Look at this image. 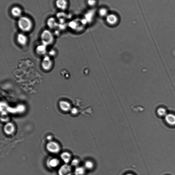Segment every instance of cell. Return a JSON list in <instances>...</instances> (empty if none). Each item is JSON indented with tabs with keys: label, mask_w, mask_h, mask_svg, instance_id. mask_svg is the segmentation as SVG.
Listing matches in <instances>:
<instances>
[{
	"label": "cell",
	"mask_w": 175,
	"mask_h": 175,
	"mask_svg": "<svg viewBox=\"0 0 175 175\" xmlns=\"http://www.w3.org/2000/svg\"><path fill=\"white\" fill-rule=\"evenodd\" d=\"M72 112L73 114H76L77 113V110L75 108H73L72 110Z\"/></svg>",
	"instance_id": "24"
},
{
	"label": "cell",
	"mask_w": 175,
	"mask_h": 175,
	"mask_svg": "<svg viewBox=\"0 0 175 175\" xmlns=\"http://www.w3.org/2000/svg\"><path fill=\"white\" fill-rule=\"evenodd\" d=\"M47 139H49V140H50V139H52V137L50 136H49L48 137Z\"/></svg>",
	"instance_id": "25"
},
{
	"label": "cell",
	"mask_w": 175,
	"mask_h": 175,
	"mask_svg": "<svg viewBox=\"0 0 175 175\" xmlns=\"http://www.w3.org/2000/svg\"><path fill=\"white\" fill-rule=\"evenodd\" d=\"M86 169L84 167H77L74 172L75 175H84L85 174Z\"/></svg>",
	"instance_id": "18"
},
{
	"label": "cell",
	"mask_w": 175,
	"mask_h": 175,
	"mask_svg": "<svg viewBox=\"0 0 175 175\" xmlns=\"http://www.w3.org/2000/svg\"><path fill=\"white\" fill-rule=\"evenodd\" d=\"M96 12H97L95 10L94 8H92V9L88 10L85 13L83 18L85 19L87 22L88 24L92 23L93 21L94 20Z\"/></svg>",
	"instance_id": "4"
},
{
	"label": "cell",
	"mask_w": 175,
	"mask_h": 175,
	"mask_svg": "<svg viewBox=\"0 0 175 175\" xmlns=\"http://www.w3.org/2000/svg\"><path fill=\"white\" fill-rule=\"evenodd\" d=\"M41 39L43 44L47 46L51 45L54 41V35L50 30H45L42 32Z\"/></svg>",
	"instance_id": "2"
},
{
	"label": "cell",
	"mask_w": 175,
	"mask_h": 175,
	"mask_svg": "<svg viewBox=\"0 0 175 175\" xmlns=\"http://www.w3.org/2000/svg\"><path fill=\"white\" fill-rule=\"evenodd\" d=\"M71 168L70 166L67 165L62 166L59 170V175H71Z\"/></svg>",
	"instance_id": "8"
},
{
	"label": "cell",
	"mask_w": 175,
	"mask_h": 175,
	"mask_svg": "<svg viewBox=\"0 0 175 175\" xmlns=\"http://www.w3.org/2000/svg\"><path fill=\"white\" fill-rule=\"evenodd\" d=\"M17 41L20 45L25 46L28 43V38L25 34L23 33H19L17 35Z\"/></svg>",
	"instance_id": "9"
},
{
	"label": "cell",
	"mask_w": 175,
	"mask_h": 175,
	"mask_svg": "<svg viewBox=\"0 0 175 175\" xmlns=\"http://www.w3.org/2000/svg\"><path fill=\"white\" fill-rule=\"evenodd\" d=\"M46 46L43 44L38 46L36 48V52L38 54L43 55L45 54L46 51Z\"/></svg>",
	"instance_id": "16"
},
{
	"label": "cell",
	"mask_w": 175,
	"mask_h": 175,
	"mask_svg": "<svg viewBox=\"0 0 175 175\" xmlns=\"http://www.w3.org/2000/svg\"><path fill=\"white\" fill-rule=\"evenodd\" d=\"M157 114L159 116L165 117L168 114L167 110L163 107H160L157 109Z\"/></svg>",
	"instance_id": "19"
},
{
	"label": "cell",
	"mask_w": 175,
	"mask_h": 175,
	"mask_svg": "<svg viewBox=\"0 0 175 175\" xmlns=\"http://www.w3.org/2000/svg\"><path fill=\"white\" fill-rule=\"evenodd\" d=\"M97 13L99 17L105 19L110 13L109 10L105 7H102L99 8L97 11Z\"/></svg>",
	"instance_id": "11"
},
{
	"label": "cell",
	"mask_w": 175,
	"mask_h": 175,
	"mask_svg": "<svg viewBox=\"0 0 175 175\" xmlns=\"http://www.w3.org/2000/svg\"><path fill=\"white\" fill-rule=\"evenodd\" d=\"M105 20L108 25L112 26L118 25L120 21L118 15L114 13H110L105 17Z\"/></svg>",
	"instance_id": "3"
},
{
	"label": "cell",
	"mask_w": 175,
	"mask_h": 175,
	"mask_svg": "<svg viewBox=\"0 0 175 175\" xmlns=\"http://www.w3.org/2000/svg\"><path fill=\"white\" fill-rule=\"evenodd\" d=\"M17 25L20 30L24 32H29L32 30V22L28 17L23 16L20 17L17 21Z\"/></svg>",
	"instance_id": "1"
},
{
	"label": "cell",
	"mask_w": 175,
	"mask_h": 175,
	"mask_svg": "<svg viewBox=\"0 0 175 175\" xmlns=\"http://www.w3.org/2000/svg\"><path fill=\"white\" fill-rule=\"evenodd\" d=\"M126 175H133V174H126Z\"/></svg>",
	"instance_id": "26"
},
{
	"label": "cell",
	"mask_w": 175,
	"mask_h": 175,
	"mask_svg": "<svg viewBox=\"0 0 175 175\" xmlns=\"http://www.w3.org/2000/svg\"><path fill=\"white\" fill-rule=\"evenodd\" d=\"M49 165L51 167H55L58 166L59 164V161L58 159L54 158L51 159L49 161Z\"/></svg>",
	"instance_id": "22"
},
{
	"label": "cell",
	"mask_w": 175,
	"mask_h": 175,
	"mask_svg": "<svg viewBox=\"0 0 175 175\" xmlns=\"http://www.w3.org/2000/svg\"><path fill=\"white\" fill-rule=\"evenodd\" d=\"M97 0H87L86 3L87 5L91 8H94L97 5Z\"/></svg>",
	"instance_id": "21"
},
{
	"label": "cell",
	"mask_w": 175,
	"mask_h": 175,
	"mask_svg": "<svg viewBox=\"0 0 175 175\" xmlns=\"http://www.w3.org/2000/svg\"><path fill=\"white\" fill-rule=\"evenodd\" d=\"M80 163L79 161L77 159H74L73 160L71 163V165L72 166L75 167H77L79 165Z\"/></svg>",
	"instance_id": "23"
},
{
	"label": "cell",
	"mask_w": 175,
	"mask_h": 175,
	"mask_svg": "<svg viewBox=\"0 0 175 175\" xmlns=\"http://www.w3.org/2000/svg\"><path fill=\"white\" fill-rule=\"evenodd\" d=\"M94 163L90 160L86 161L84 163V167L86 169L91 170L94 167Z\"/></svg>",
	"instance_id": "20"
},
{
	"label": "cell",
	"mask_w": 175,
	"mask_h": 175,
	"mask_svg": "<svg viewBox=\"0 0 175 175\" xmlns=\"http://www.w3.org/2000/svg\"><path fill=\"white\" fill-rule=\"evenodd\" d=\"M55 5L59 9L64 10L66 9L68 6V3L66 0H56Z\"/></svg>",
	"instance_id": "10"
},
{
	"label": "cell",
	"mask_w": 175,
	"mask_h": 175,
	"mask_svg": "<svg viewBox=\"0 0 175 175\" xmlns=\"http://www.w3.org/2000/svg\"><path fill=\"white\" fill-rule=\"evenodd\" d=\"M61 157L62 160L66 163H68L70 160L71 155L69 153L64 152L61 154Z\"/></svg>",
	"instance_id": "17"
},
{
	"label": "cell",
	"mask_w": 175,
	"mask_h": 175,
	"mask_svg": "<svg viewBox=\"0 0 175 175\" xmlns=\"http://www.w3.org/2000/svg\"><path fill=\"white\" fill-rule=\"evenodd\" d=\"M165 120L167 124L171 126H175V115L172 113L167 114L165 117Z\"/></svg>",
	"instance_id": "7"
},
{
	"label": "cell",
	"mask_w": 175,
	"mask_h": 175,
	"mask_svg": "<svg viewBox=\"0 0 175 175\" xmlns=\"http://www.w3.org/2000/svg\"><path fill=\"white\" fill-rule=\"evenodd\" d=\"M11 14L15 17H20L22 14V10L18 7H14L11 10Z\"/></svg>",
	"instance_id": "13"
},
{
	"label": "cell",
	"mask_w": 175,
	"mask_h": 175,
	"mask_svg": "<svg viewBox=\"0 0 175 175\" xmlns=\"http://www.w3.org/2000/svg\"><path fill=\"white\" fill-rule=\"evenodd\" d=\"M47 24L48 27L51 29H54L58 26V24L56 20L53 17L49 18L47 21Z\"/></svg>",
	"instance_id": "15"
},
{
	"label": "cell",
	"mask_w": 175,
	"mask_h": 175,
	"mask_svg": "<svg viewBox=\"0 0 175 175\" xmlns=\"http://www.w3.org/2000/svg\"><path fill=\"white\" fill-rule=\"evenodd\" d=\"M14 126L12 123H8L4 126V131L7 134H12L14 132Z\"/></svg>",
	"instance_id": "12"
},
{
	"label": "cell",
	"mask_w": 175,
	"mask_h": 175,
	"mask_svg": "<svg viewBox=\"0 0 175 175\" xmlns=\"http://www.w3.org/2000/svg\"><path fill=\"white\" fill-rule=\"evenodd\" d=\"M59 105L61 109L64 111H68L70 109V104L68 102L62 101L60 102Z\"/></svg>",
	"instance_id": "14"
},
{
	"label": "cell",
	"mask_w": 175,
	"mask_h": 175,
	"mask_svg": "<svg viewBox=\"0 0 175 175\" xmlns=\"http://www.w3.org/2000/svg\"><path fill=\"white\" fill-rule=\"evenodd\" d=\"M46 147L49 151L54 153L58 152L60 150V147L58 144L54 142H49Z\"/></svg>",
	"instance_id": "6"
},
{
	"label": "cell",
	"mask_w": 175,
	"mask_h": 175,
	"mask_svg": "<svg viewBox=\"0 0 175 175\" xmlns=\"http://www.w3.org/2000/svg\"><path fill=\"white\" fill-rule=\"evenodd\" d=\"M52 61L48 56L44 57L41 62V66L43 69L46 70H50L52 66Z\"/></svg>",
	"instance_id": "5"
}]
</instances>
